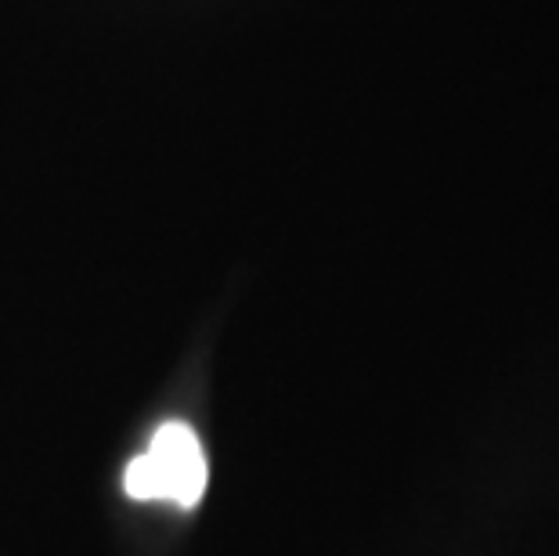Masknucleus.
<instances>
[{"label":"nucleus","instance_id":"obj_1","mask_svg":"<svg viewBox=\"0 0 559 556\" xmlns=\"http://www.w3.org/2000/svg\"><path fill=\"white\" fill-rule=\"evenodd\" d=\"M123 488L130 499L195 506L206 492V456H202L195 430L185 423H163L145 452L127 466Z\"/></svg>","mask_w":559,"mask_h":556}]
</instances>
